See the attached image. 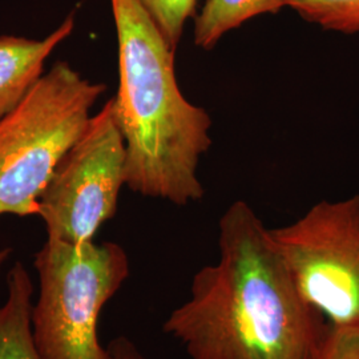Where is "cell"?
<instances>
[{
    "mask_svg": "<svg viewBox=\"0 0 359 359\" xmlns=\"http://www.w3.org/2000/svg\"><path fill=\"white\" fill-rule=\"evenodd\" d=\"M217 264L193 276L163 325L189 359H318L329 322L299 293L269 228L237 200L218 222Z\"/></svg>",
    "mask_w": 359,
    "mask_h": 359,
    "instance_id": "1",
    "label": "cell"
},
{
    "mask_svg": "<svg viewBox=\"0 0 359 359\" xmlns=\"http://www.w3.org/2000/svg\"><path fill=\"white\" fill-rule=\"evenodd\" d=\"M118 55L112 99L126 142V185L185 206L200 201V160L212 147V118L180 90L175 50L139 0H111Z\"/></svg>",
    "mask_w": 359,
    "mask_h": 359,
    "instance_id": "2",
    "label": "cell"
},
{
    "mask_svg": "<svg viewBox=\"0 0 359 359\" xmlns=\"http://www.w3.org/2000/svg\"><path fill=\"white\" fill-rule=\"evenodd\" d=\"M105 86L59 62L0 118V217L39 216V200Z\"/></svg>",
    "mask_w": 359,
    "mask_h": 359,
    "instance_id": "3",
    "label": "cell"
},
{
    "mask_svg": "<svg viewBox=\"0 0 359 359\" xmlns=\"http://www.w3.org/2000/svg\"><path fill=\"white\" fill-rule=\"evenodd\" d=\"M39 294L32 335L41 359H112L99 341L105 304L128 280L127 252L116 243L68 244L48 238L35 255Z\"/></svg>",
    "mask_w": 359,
    "mask_h": 359,
    "instance_id": "4",
    "label": "cell"
},
{
    "mask_svg": "<svg viewBox=\"0 0 359 359\" xmlns=\"http://www.w3.org/2000/svg\"><path fill=\"white\" fill-rule=\"evenodd\" d=\"M270 234L309 304L332 326L359 329V194L320 201Z\"/></svg>",
    "mask_w": 359,
    "mask_h": 359,
    "instance_id": "5",
    "label": "cell"
},
{
    "mask_svg": "<svg viewBox=\"0 0 359 359\" xmlns=\"http://www.w3.org/2000/svg\"><path fill=\"white\" fill-rule=\"evenodd\" d=\"M126 142L111 99L90 116L39 200V217L46 224L48 238L68 244L95 238L117 212L126 185Z\"/></svg>",
    "mask_w": 359,
    "mask_h": 359,
    "instance_id": "6",
    "label": "cell"
},
{
    "mask_svg": "<svg viewBox=\"0 0 359 359\" xmlns=\"http://www.w3.org/2000/svg\"><path fill=\"white\" fill-rule=\"evenodd\" d=\"M74 28L72 13L43 40L0 36V118L22 103L41 77L47 57Z\"/></svg>",
    "mask_w": 359,
    "mask_h": 359,
    "instance_id": "7",
    "label": "cell"
},
{
    "mask_svg": "<svg viewBox=\"0 0 359 359\" xmlns=\"http://www.w3.org/2000/svg\"><path fill=\"white\" fill-rule=\"evenodd\" d=\"M6 285L7 297L0 305V359H41L31 323L35 286L22 262L13 264Z\"/></svg>",
    "mask_w": 359,
    "mask_h": 359,
    "instance_id": "8",
    "label": "cell"
},
{
    "mask_svg": "<svg viewBox=\"0 0 359 359\" xmlns=\"http://www.w3.org/2000/svg\"><path fill=\"white\" fill-rule=\"evenodd\" d=\"M286 0H206L194 18V46L209 51L233 29L261 15H277L286 8Z\"/></svg>",
    "mask_w": 359,
    "mask_h": 359,
    "instance_id": "9",
    "label": "cell"
},
{
    "mask_svg": "<svg viewBox=\"0 0 359 359\" xmlns=\"http://www.w3.org/2000/svg\"><path fill=\"white\" fill-rule=\"evenodd\" d=\"M304 20L346 35L359 34V0H286Z\"/></svg>",
    "mask_w": 359,
    "mask_h": 359,
    "instance_id": "10",
    "label": "cell"
},
{
    "mask_svg": "<svg viewBox=\"0 0 359 359\" xmlns=\"http://www.w3.org/2000/svg\"><path fill=\"white\" fill-rule=\"evenodd\" d=\"M152 16L169 46L176 51L197 0H139Z\"/></svg>",
    "mask_w": 359,
    "mask_h": 359,
    "instance_id": "11",
    "label": "cell"
},
{
    "mask_svg": "<svg viewBox=\"0 0 359 359\" xmlns=\"http://www.w3.org/2000/svg\"><path fill=\"white\" fill-rule=\"evenodd\" d=\"M318 359H359V329L330 325Z\"/></svg>",
    "mask_w": 359,
    "mask_h": 359,
    "instance_id": "12",
    "label": "cell"
},
{
    "mask_svg": "<svg viewBox=\"0 0 359 359\" xmlns=\"http://www.w3.org/2000/svg\"><path fill=\"white\" fill-rule=\"evenodd\" d=\"M108 350L112 359H147L140 348L127 337H117L112 339L108 345Z\"/></svg>",
    "mask_w": 359,
    "mask_h": 359,
    "instance_id": "13",
    "label": "cell"
},
{
    "mask_svg": "<svg viewBox=\"0 0 359 359\" xmlns=\"http://www.w3.org/2000/svg\"><path fill=\"white\" fill-rule=\"evenodd\" d=\"M13 253V249L11 248H3L0 249V268L7 262V259L10 258Z\"/></svg>",
    "mask_w": 359,
    "mask_h": 359,
    "instance_id": "14",
    "label": "cell"
}]
</instances>
